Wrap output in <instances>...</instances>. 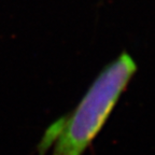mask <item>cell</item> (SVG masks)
<instances>
[{"mask_svg":"<svg viewBox=\"0 0 155 155\" xmlns=\"http://www.w3.org/2000/svg\"><path fill=\"white\" fill-rule=\"evenodd\" d=\"M138 70L130 54L123 52L98 73L80 102L45 129L37 155H83L100 133L122 94Z\"/></svg>","mask_w":155,"mask_h":155,"instance_id":"1","label":"cell"}]
</instances>
